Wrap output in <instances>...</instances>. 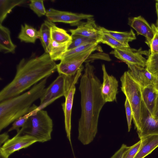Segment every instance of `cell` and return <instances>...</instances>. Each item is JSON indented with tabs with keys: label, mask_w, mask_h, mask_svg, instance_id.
I'll return each instance as SVG.
<instances>
[{
	"label": "cell",
	"mask_w": 158,
	"mask_h": 158,
	"mask_svg": "<svg viewBox=\"0 0 158 158\" xmlns=\"http://www.w3.org/2000/svg\"><path fill=\"white\" fill-rule=\"evenodd\" d=\"M93 65L86 63L79 87L81 112L78 139L84 145L90 143L95 137L99 114L106 103L101 93L102 84L95 75Z\"/></svg>",
	"instance_id": "1"
},
{
	"label": "cell",
	"mask_w": 158,
	"mask_h": 158,
	"mask_svg": "<svg viewBox=\"0 0 158 158\" xmlns=\"http://www.w3.org/2000/svg\"><path fill=\"white\" fill-rule=\"evenodd\" d=\"M56 64L48 53L29 59H22L17 65L12 81L0 92V102L19 95L56 70Z\"/></svg>",
	"instance_id": "2"
},
{
	"label": "cell",
	"mask_w": 158,
	"mask_h": 158,
	"mask_svg": "<svg viewBox=\"0 0 158 158\" xmlns=\"http://www.w3.org/2000/svg\"><path fill=\"white\" fill-rule=\"evenodd\" d=\"M48 78L43 79L27 91L0 102V131L31 110L33 103L40 99L43 94Z\"/></svg>",
	"instance_id": "3"
},
{
	"label": "cell",
	"mask_w": 158,
	"mask_h": 158,
	"mask_svg": "<svg viewBox=\"0 0 158 158\" xmlns=\"http://www.w3.org/2000/svg\"><path fill=\"white\" fill-rule=\"evenodd\" d=\"M35 109L25 126L17 134L27 135L34 137L40 143L50 140L53 131L52 120L47 111Z\"/></svg>",
	"instance_id": "4"
},
{
	"label": "cell",
	"mask_w": 158,
	"mask_h": 158,
	"mask_svg": "<svg viewBox=\"0 0 158 158\" xmlns=\"http://www.w3.org/2000/svg\"><path fill=\"white\" fill-rule=\"evenodd\" d=\"M121 89L130 103L133 113V119L137 131L140 128L142 101V88L132 77L128 71L120 77Z\"/></svg>",
	"instance_id": "5"
},
{
	"label": "cell",
	"mask_w": 158,
	"mask_h": 158,
	"mask_svg": "<svg viewBox=\"0 0 158 158\" xmlns=\"http://www.w3.org/2000/svg\"><path fill=\"white\" fill-rule=\"evenodd\" d=\"M83 69L84 67L82 65L75 75L71 76H67L66 89L64 96L65 101L61 104L64 115L65 128L67 137L70 142L72 150L71 139V117L74 96L76 91L75 85L81 75Z\"/></svg>",
	"instance_id": "6"
},
{
	"label": "cell",
	"mask_w": 158,
	"mask_h": 158,
	"mask_svg": "<svg viewBox=\"0 0 158 158\" xmlns=\"http://www.w3.org/2000/svg\"><path fill=\"white\" fill-rule=\"evenodd\" d=\"M67 84V76L59 74L56 78L47 87L40 98V103L37 111L43 110L56 99L64 96Z\"/></svg>",
	"instance_id": "7"
},
{
	"label": "cell",
	"mask_w": 158,
	"mask_h": 158,
	"mask_svg": "<svg viewBox=\"0 0 158 158\" xmlns=\"http://www.w3.org/2000/svg\"><path fill=\"white\" fill-rule=\"evenodd\" d=\"M150 53L149 51L142 50L141 48L137 50L130 47L114 49L110 52L127 64L143 68L146 67L147 59L142 55L148 56Z\"/></svg>",
	"instance_id": "8"
},
{
	"label": "cell",
	"mask_w": 158,
	"mask_h": 158,
	"mask_svg": "<svg viewBox=\"0 0 158 158\" xmlns=\"http://www.w3.org/2000/svg\"><path fill=\"white\" fill-rule=\"evenodd\" d=\"M46 16L49 22L68 23L73 26H77L83 19L87 20L94 17L90 14L61 11L52 8L47 10Z\"/></svg>",
	"instance_id": "9"
},
{
	"label": "cell",
	"mask_w": 158,
	"mask_h": 158,
	"mask_svg": "<svg viewBox=\"0 0 158 158\" xmlns=\"http://www.w3.org/2000/svg\"><path fill=\"white\" fill-rule=\"evenodd\" d=\"M37 142V140L31 136L17 134L12 138L8 139L0 147V153L9 157L14 152L27 148Z\"/></svg>",
	"instance_id": "10"
},
{
	"label": "cell",
	"mask_w": 158,
	"mask_h": 158,
	"mask_svg": "<svg viewBox=\"0 0 158 158\" xmlns=\"http://www.w3.org/2000/svg\"><path fill=\"white\" fill-rule=\"evenodd\" d=\"M137 133L140 139L149 135H158V119L152 116L142 101L140 126Z\"/></svg>",
	"instance_id": "11"
},
{
	"label": "cell",
	"mask_w": 158,
	"mask_h": 158,
	"mask_svg": "<svg viewBox=\"0 0 158 158\" xmlns=\"http://www.w3.org/2000/svg\"><path fill=\"white\" fill-rule=\"evenodd\" d=\"M74 29H69L71 35H79L91 38L100 42L102 33L100 27H98L93 18L87 20L85 22L81 21Z\"/></svg>",
	"instance_id": "12"
},
{
	"label": "cell",
	"mask_w": 158,
	"mask_h": 158,
	"mask_svg": "<svg viewBox=\"0 0 158 158\" xmlns=\"http://www.w3.org/2000/svg\"><path fill=\"white\" fill-rule=\"evenodd\" d=\"M103 82L101 86V93L105 103L116 100L118 81L115 77L107 73L104 64L102 65Z\"/></svg>",
	"instance_id": "13"
},
{
	"label": "cell",
	"mask_w": 158,
	"mask_h": 158,
	"mask_svg": "<svg viewBox=\"0 0 158 158\" xmlns=\"http://www.w3.org/2000/svg\"><path fill=\"white\" fill-rule=\"evenodd\" d=\"M94 51H91L76 58L60 60V63L56 64V71L59 74L67 76L74 75L82 65L83 63Z\"/></svg>",
	"instance_id": "14"
},
{
	"label": "cell",
	"mask_w": 158,
	"mask_h": 158,
	"mask_svg": "<svg viewBox=\"0 0 158 158\" xmlns=\"http://www.w3.org/2000/svg\"><path fill=\"white\" fill-rule=\"evenodd\" d=\"M128 24L136 32L138 35L144 36L146 39L145 43L148 46L154 36L152 28L146 20L139 15L128 19Z\"/></svg>",
	"instance_id": "15"
},
{
	"label": "cell",
	"mask_w": 158,
	"mask_h": 158,
	"mask_svg": "<svg viewBox=\"0 0 158 158\" xmlns=\"http://www.w3.org/2000/svg\"><path fill=\"white\" fill-rule=\"evenodd\" d=\"M130 75L141 87L143 88L150 85H153L155 76L152 75L146 68H140L127 64Z\"/></svg>",
	"instance_id": "16"
},
{
	"label": "cell",
	"mask_w": 158,
	"mask_h": 158,
	"mask_svg": "<svg viewBox=\"0 0 158 158\" xmlns=\"http://www.w3.org/2000/svg\"><path fill=\"white\" fill-rule=\"evenodd\" d=\"M98 42L88 43L68 50L64 53L61 60L78 57L93 50L102 52V50L98 45Z\"/></svg>",
	"instance_id": "17"
},
{
	"label": "cell",
	"mask_w": 158,
	"mask_h": 158,
	"mask_svg": "<svg viewBox=\"0 0 158 158\" xmlns=\"http://www.w3.org/2000/svg\"><path fill=\"white\" fill-rule=\"evenodd\" d=\"M140 139V147L134 158H144L158 147V135H149Z\"/></svg>",
	"instance_id": "18"
},
{
	"label": "cell",
	"mask_w": 158,
	"mask_h": 158,
	"mask_svg": "<svg viewBox=\"0 0 158 158\" xmlns=\"http://www.w3.org/2000/svg\"><path fill=\"white\" fill-rule=\"evenodd\" d=\"M16 45L12 42L10 30L0 24V51L4 53L15 52Z\"/></svg>",
	"instance_id": "19"
},
{
	"label": "cell",
	"mask_w": 158,
	"mask_h": 158,
	"mask_svg": "<svg viewBox=\"0 0 158 158\" xmlns=\"http://www.w3.org/2000/svg\"><path fill=\"white\" fill-rule=\"evenodd\" d=\"M158 92L153 85L142 88V102L152 116Z\"/></svg>",
	"instance_id": "20"
},
{
	"label": "cell",
	"mask_w": 158,
	"mask_h": 158,
	"mask_svg": "<svg viewBox=\"0 0 158 158\" xmlns=\"http://www.w3.org/2000/svg\"><path fill=\"white\" fill-rule=\"evenodd\" d=\"M40 37L39 30L26 23L21 25V31L18 36L21 42L35 44Z\"/></svg>",
	"instance_id": "21"
},
{
	"label": "cell",
	"mask_w": 158,
	"mask_h": 158,
	"mask_svg": "<svg viewBox=\"0 0 158 158\" xmlns=\"http://www.w3.org/2000/svg\"><path fill=\"white\" fill-rule=\"evenodd\" d=\"M103 34L108 35L118 41L129 46L128 43L136 39L135 34L132 29L128 32H121L109 30L104 27H100Z\"/></svg>",
	"instance_id": "22"
},
{
	"label": "cell",
	"mask_w": 158,
	"mask_h": 158,
	"mask_svg": "<svg viewBox=\"0 0 158 158\" xmlns=\"http://www.w3.org/2000/svg\"><path fill=\"white\" fill-rule=\"evenodd\" d=\"M71 41L59 43L52 40L48 53L51 59L54 61L61 60Z\"/></svg>",
	"instance_id": "23"
},
{
	"label": "cell",
	"mask_w": 158,
	"mask_h": 158,
	"mask_svg": "<svg viewBox=\"0 0 158 158\" xmlns=\"http://www.w3.org/2000/svg\"><path fill=\"white\" fill-rule=\"evenodd\" d=\"M24 0H0V24H2L15 6L25 2Z\"/></svg>",
	"instance_id": "24"
},
{
	"label": "cell",
	"mask_w": 158,
	"mask_h": 158,
	"mask_svg": "<svg viewBox=\"0 0 158 158\" xmlns=\"http://www.w3.org/2000/svg\"><path fill=\"white\" fill-rule=\"evenodd\" d=\"M49 23L50 26L51 35L52 40L59 43H65L71 41V35L65 30L57 27L53 23L49 22Z\"/></svg>",
	"instance_id": "25"
},
{
	"label": "cell",
	"mask_w": 158,
	"mask_h": 158,
	"mask_svg": "<svg viewBox=\"0 0 158 158\" xmlns=\"http://www.w3.org/2000/svg\"><path fill=\"white\" fill-rule=\"evenodd\" d=\"M39 31L40 34L39 39L45 52L48 53L52 40L50 26L48 21H45L42 24Z\"/></svg>",
	"instance_id": "26"
},
{
	"label": "cell",
	"mask_w": 158,
	"mask_h": 158,
	"mask_svg": "<svg viewBox=\"0 0 158 158\" xmlns=\"http://www.w3.org/2000/svg\"><path fill=\"white\" fill-rule=\"evenodd\" d=\"M38 106L33 104L31 110L26 114L22 116L14 121L11 127L9 129L8 132L15 130L18 133L20 127H23L27 124L30 116L33 113V111L37 108Z\"/></svg>",
	"instance_id": "27"
},
{
	"label": "cell",
	"mask_w": 158,
	"mask_h": 158,
	"mask_svg": "<svg viewBox=\"0 0 158 158\" xmlns=\"http://www.w3.org/2000/svg\"><path fill=\"white\" fill-rule=\"evenodd\" d=\"M72 40L68 50H69L82 45L89 43L98 42L94 39L79 35H71Z\"/></svg>",
	"instance_id": "28"
},
{
	"label": "cell",
	"mask_w": 158,
	"mask_h": 158,
	"mask_svg": "<svg viewBox=\"0 0 158 158\" xmlns=\"http://www.w3.org/2000/svg\"><path fill=\"white\" fill-rule=\"evenodd\" d=\"M100 42L106 44L114 49L130 47L129 46L122 43L110 36L105 34L102 33Z\"/></svg>",
	"instance_id": "29"
},
{
	"label": "cell",
	"mask_w": 158,
	"mask_h": 158,
	"mask_svg": "<svg viewBox=\"0 0 158 158\" xmlns=\"http://www.w3.org/2000/svg\"><path fill=\"white\" fill-rule=\"evenodd\" d=\"M146 68L153 75L158 74V53H150L147 59Z\"/></svg>",
	"instance_id": "30"
},
{
	"label": "cell",
	"mask_w": 158,
	"mask_h": 158,
	"mask_svg": "<svg viewBox=\"0 0 158 158\" xmlns=\"http://www.w3.org/2000/svg\"><path fill=\"white\" fill-rule=\"evenodd\" d=\"M30 8L39 17L46 15L47 10L44 4V0H31L30 1Z\"/></svg>",
	"instance_id": "31"
},
{
	"label": "cell",
	"mask_w": 158,
	"mask_h": 158,
	"mask_svg": "<svg viewBox=\"0 0 158 158\" xmlns=\"http://www.w3.org/2000/svg\"><path fill=\"white\" fill-rule=\"evenodd\" d=\"M151 26L154 31V36L148 47L150 48V53L154 54L158 53V28L153 23Z\"/></svg>",
	"instance_id": "32"
},
{
	"label": "cell",
	"mask_w": 158,
	"mask_h": 158,
	"mask_svg": "<svg viewBox=\"0 0 158 158\" xmlns=\"http://www.w3.org/2000/svg\"><path fill=\"white\" fill-rule=\"evenodd\" d=\"M100 59L107 61H110L111 59L108 54L102 52L91 54L87 59L85 62L86 63H89L94 60Z\"/></svg>",
	"instance_id": "33"
},
{
	"label": "cell",
	"mask_w": 158,
	"mask_h": 158,
	"mask_svg": "<svg viewBox=\"0 0 158 158\" xmlns=\"http://www.w3.org/2000/svg\"><path fill=\"white\" fill-rule=\"evenodd\" d=\"M141 140L129 147V148L126 152L124 158H134L137 153L140 146Z\"/></svg>",
	"instance_id": "34"
},
{
	"label": "cell",
	"mask_w": 158,
	"mask_h": 158,
	"mask_svg": "<svg viewBox=\"0 0 158 158\" xmlns=\"http://www.w3.org/2000/svg\"><path fill=\"white\" fill-rule=\"evenodd\" d=\"M127 120L128 125V131H130L131 126V121L133 118L132 111L128 101L126 98L124 104Z\"/></svg>",
	"instance_id": "35"
},
{
	"label": "cell",
	"mask_w": 158,
	"mask_h": 158,
	"mask_svg": "<svg viewBox=\"0 0 158 158\" xmlns=\"http://www.w3.org/2000/svg\"><path fill=\"white\" fill-rule=\"evenodd\" d=\"M129 147L123 144L120 148L110 158H124L126 152L129 148Z\"/></svg>",
	"instance_id": "36"
},
{
	"label": "cell",
	"mask_w": 158,
	"mask_h": 158,
	"mask_svg": "<svg viewBox=\"0 0 158 158\" xmlns=\"http://www.w3.org/2000/svg\"><path fill=\"white\" fill-rule=\"evenodd\" d=\"M152 116L155 119H158V92Z\"/></svg>",
	"instance_id": "37"
},
{
	"label": "cell",
	"mask_w": 158,
	"mask_h": 158,
	"mask_svg": "<svg viewBox=\"0 0 158 158\" xmlns=\"http://www.w3.org/2000/svg\"><path fill=\"white\" fill-rule=\"evenodd\" d=\"M9 135L7 132H4L0 135V147L8 139H9Z\"/></svg>",
	"instance_id": "38"
},
{
	"label": "cell",
	"mask_w": 158,
	"mask_h": 158,
	"mask_svg": "<svg viewBox=\"0 0 158 158\" xmlns=\"http://www.w3.org/2000/svg\"><path fill=\"white\" fill-rule=\"evenodd\" d=\"M154 76L155 78L153 85L156 90L158 92V74Z\"/></svg>",
	"instance_id": "39"
},
{
	"label": "cell",
	"mask_w": 158,
	"mask_h": 158,
	"mask_svg": "<svg viewBox=\"0 0 158 158\" xmlns=\"http://www.w3.org/2000/svg\"><path fill=\"white\" fill-rule=\"evenodd\" d=\"M155 6L157 17L156 21V27L158 28V2H156Z\"/></svg>",
	"instance_id": "40"
},
{
	"label": "cell",
	"mask_w": 158,
	"mask_h": 158,
	"mask_svg": "<svg viewBox=\"0 0 158 158\" xmlns=\"http://www.w3.org/2000/svg\"><path fill=\"white\" fill-rule=\"evenodd\" d=\"M9 157H6L5 156L3 155L2 154L0 153V158H8Z\"/></svg>",
	"instance_id": "41"
},
{
	"label": "cell",
	"mask_w": 158,
	"mask_h": 158,
	"mask_svg": "<svg viewBox=\"0 0 158 158\" xmlns=\"http://www.w3.org/2000/svg\"><path fill=\"white\" fill-rule=\"evenodd\" d=\"M156 2H158V0H156Z\"/></svg>",
	"instance_id": "42"
}]
</instances>
